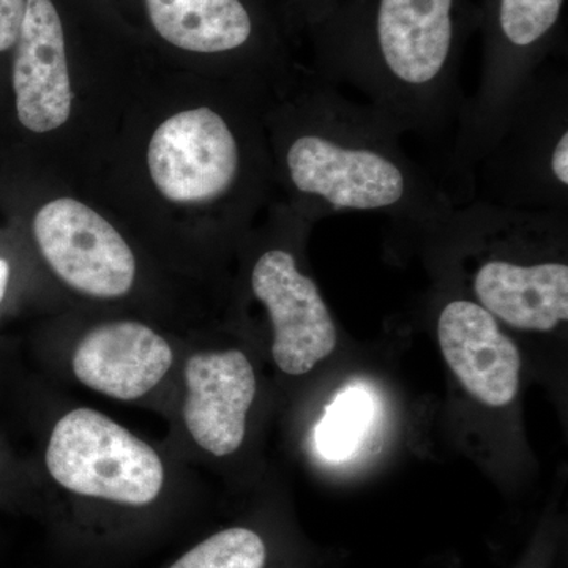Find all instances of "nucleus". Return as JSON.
Segmentation results:
<instances>
[{
  "label": "nucleus",
  "instance_id": "nucleus-1",
  "mask_svg": "<svg viewBox=\"0 0 568 568\" xmlns=\"http://www.w3.org/2000/svg\"><path fill=\"white\" fill-rule=\"evenodd\" d=\"M282 125L283 175L295 212L310 222L375 213L418 227L455 207L439 179L407 155L394 122L368 103L351 102L320 74Z\"/></svg>",
  "mask_w": 568,
  "mask_h": 568
},
{
  "label": "nucleus",
  "instance_id": "nucleus-2",
  "mask_svg": "<svg viewBox=\"0 0 568 568\" xmlns=\"http://www.w3.org/2000/svg\"><path fill=\"white\" fill-rule=\"evenodd\" d=\"M463 37L459 0H358L324 33L317 74L364 93L403 134L452 148Z\"/></svg>",
  "mask_w": 568,
  "mask_h": 568
},
{
  "label": "nucleus",
  "instance_id": "nucleus-3",
  "mask_svg": "<svg viewBox=\"0 0 568 568\" xmlns=\"http://www.w3.org/2000/svg\"><path fill=\"white\" fill-rule=\"evenodd\" d=\"M473 201L568 212V74L537 70L477 164Z\"/></svg>",
  "mask_w": 568,
  "mask_h": 568
},
{
  "label": "nucleus",
  "instance_id": "nucleus-4",
  "mask_svg": "<svg viewBox=\"0 0 568 568\" xmlns=\"http://www.w3.org/2000/svg\"><path fill=\"white\" fill-rule=\"evenodd\" d=\"M47 467L74 495L144 507L162 493L164 467L149 444L93 409L71 410L55 424Z\"/></svg>",
  "mask_w": 568,
  "mask_h": 568
},
{
  "label": "nucleus",
  "instance_id": "nucleus-5",
  "mask_svg": "<svg viewBox=\"0 0 568 568\" xmlns=\"http://www.w3.org/2000/svg\"><path fill=\"white\" fill-rule=\"evenodd\" d=\"M149 171L159 192L181 204H211L235 192L244 178L241 138L222 112L194 108L168 119L153 133Z\"/></svg>",
  "mask_w": 568,
  "mask_h": 568
},
{
  "label": "nucleus",
  "instance_id": "nucleus-6",
  "mask_svg": "<svg viewBox=\"0 0 568 568\" xmlns=\"http://www.w3.org/2000/svg\"><path fill=\"white\" fill-rule=\"evenodd\" d=\"M481 203V201H480ZM495 253L477 265L470 284L478 305L508 327L549 334L568 321V265L560 257L510 256L519 209L481 203Z\"/></svg>",
  "mask_w": 568,
  "mask_h": 568
},
{
  "label": "nucleus",
  "instance_id": "nucleus-7",
  "mask_svg": "<svg viewBox=\"0 0 568 568\" xmlns=\"http://www.w3.org/2000/svg\"><path fill=\"white\" fill-rule=\"evenodd\" d=\"M41 254L55 275L99 298L130 293L136 276L132 248L110 222L71 197L51 201L33 220Z\"/></svg>",
  "mask_w": 568,
  "mask_h": 568
},
{
  "label": "nucleus",
  "instance_id": "nucleus-8",
  "mask_svg": "<svg viewBox=\"0 0 568 568\" xmlns=\"http://www.w3.org/2000/svg\"><path fill=\"white\" fill-rule=\"evenodd\" d=\"M252 291L274 327L272 355L282 372L302 376L334 353L338 332L334 316L312 276L298 267L294 252L265 250L252 271Z\"/></svg>",
  "mask_w": 568,
  "mask_h": 568
},
{
  "label": "nucleus",
  "instance_id": "nucleus-9",
  "mask_svg": "<svg viewBox=\"0 0 568 568\" xmlns=\"http://www.w3.org/2000/svg\"><path fill=\"white\" fill-rule=\"evenodd\" d=\"M436 331L447 365L474 398L489 407L508 406L517 398L521 355L484 306L448 298Z\"/></svg>",
  "mask_w": 568,
  "mask_h": 568
},
{
  "label": "nucleus",
  "instance_id": "nucleus-10",
  "mask_svg": "<svg viewBox=\"0 0 568 568\" xmlns=\"http://www.w3.org/2000/svg\"><path fill=\"white\" fill-rule=\"evenodd\" d=\"M13 65L18 119L33 133H48L69 121L71 85L65 39L51 0H28Z\"/></svg>",
  "mask_w": 568,
  "mask_h": 568
},
{
  "label": "nucleus",
  "instance_id": "nucleus-11",
  "mask_svg": "<svg viewBox=\"0 0 568 568\" xmlns=\"http://www.w3.org/2000/svg\"><path fill=\"white\" fill-rule=\"evenodd\" d=\"M183 418L194 443L215 457L244 443L246 414L256 396V376L242 351L192 355L185 365Z\"/></svg>",
  "mask_w": 568,
  "mask_h": 568
},
{
  "label": "nucleus",
  "instance_id": "nucleus-12",
  "mask_svg": "<svg viewBox=\"0 0 568 568\" xmlns=\"http://www.w3.org/2000/svg\"><path fill=\"white\" fill-rule=\"evenodd\" d=\"M173 365V351L145 324L118 321L100 325L81 339L73 372L84 386L132 402L149 394Z\"/></svg>",
  "mask_w": 568,
  "mask_h": 568
},
{
  "label": "nucleus",
  "instance_id": "nucleus-13",
  "mask_svg": "<svg viewBox=\"0 0 568 568\" xmlns=\"http://www.w3.org/2000/svg\"><path fill=\"white\" fill-rule=\"evenodd\" d=\"M153 28L181 50L226 54L253 37V18L242 0H145Z\"/></svg>",
  "mask_w": 568,
  "mask_h": 568
},
{
  "label": "nucleus",
  "instance_id": "nucleus-14",
  "mask_svg": "<svg viewBox=\"0 0 568 568\" xmlns=\"http://www.w3.org/2000/svg\"><path fill=\"white\" fill-rule=\"evenodd\" d=\"M373 416L369 396L349 388L336 396L316 428V446L328 459H346L357 450Z\"/></svg>",
  "mask_w": 568,
  "mask_h": 568
},
{
  "label": "nucleus",
  "instance_id": "nucleus-15",
  "mask_svg": "<svg viewBox=\"0 0 568 568\" xmlns=\"http://www.w3.org/2000/svg\"><path fill=\"white\" fill-rule=\"evenodd\" d=\"M267 548L260 534L246 528L220 530L168 568H265Z\"/></svg>",
  "mask_w": 568,
  "mask_h": 568
},
{
  "label": "nucleus",
  "instance_id": "nucleus-16",
  "mask_svg": "<svg viewBox=\"0 0 568 568\" xmlns=\"http://www.w3.org/2000/svg\"><path fill=\"white\" fill-rule=\"evenodd\" d=\"M28 0H0V51L10 50L18 40Z\"/></svg>",
  "mask_w": 568,
  "mask_h": 568
},
{
  "label": "nucleus",
  "instance_id": "nucleus-17",
  "mask_svg": "<svg viewBox=\"0 0 568 568\" xmlns=\"http://www.w3.org/2000/svg\"><path fill=\"white\" fill-rule=\"evenodd\" d=\"M10 267L6 260H0V304L7 293V284H9Z\"/></svg>",
  "mask_w": 568,
  "mask_h": 568
},
{
  "label": "nucleus",
  "instance_id": "nucleus-18",
  "mask_svg": "<svg viewBox=\"0 0 568 568\" xmlns=\"http://www.w3.org/2000/svg\"><path fill=\"white\" fill-rule=\"evenodd\" d=\"M332 0H316V9L317 13H320V20L327 13L328 6H331Z\"/></svg>",
  "mask_w": 568,
  "mask_h": 568
}]
</instances>
